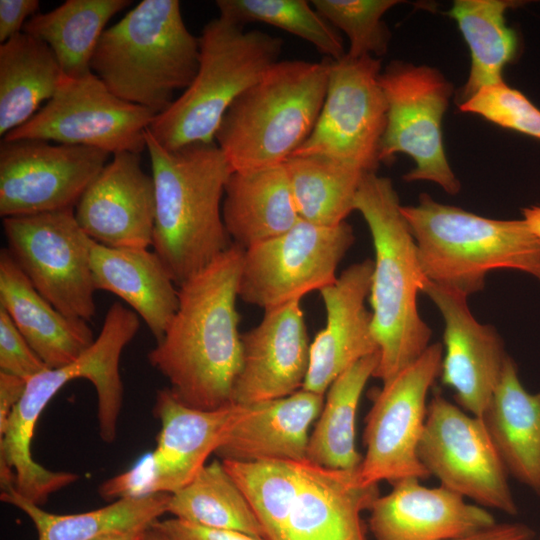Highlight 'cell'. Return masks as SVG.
<instances>
[{"mask_svg": "<svg viewBox=\"0 0 540 540\" xmlns=\"http://www.w3.org/2000/svg\"><path fill=\"white\" fill-rule=\"evenodd\" d=\"M245 249L232 243L178 288V307L148 353L182 403L204 410L231 404L242 365L236 300Z\"/></svg>", "mask_w": 540, "mask_h": 540, "instance_id": "6da1fadb", "label": "cell"}, {"mask_svg": "<svg viewBox=\"0 0 540 540\" xmlns=\"http://www.w3.org/2000/svg\"><path fill=\"white\" fill-rule=\"evenodd\" d=\"M223 465L250 502L265 540H368L362 513L379 494L357 469L305 461H234Z\"/></svg>", "mask_w": 540, "mask_h": 540, "instance_id": "7a4b0ae2", "label": "cell"}, {"mask_svg": "<svg viewBox=\"0 0 540 540\" xmlns=\"http://www.w3.org/2000/svg\"><path fill=\"white\" fill-rule=\"evenodd\" d=\"M146 149L155 187L153 251L179 286L232 244L222 203L233 169L216 142L170 150L147 129Z\"/></svg>", "mask_w": 540, "mask_h": 540, "instance_id": "3957f363", "label": "cell"}, {"mask_svg": "<svg viewBox=\"0 0 540 540\" xmlns=\"http://www.w3.org/2000/svg\"><path fill=\"white\" fill-rule=\"evenodd\" d=\"M354 210L367 223L375 251L370 303L380 357L373 377L385 383L430 346L432 330L417 306V295L429 280L391 179L376 172L364 174Z\"/></svg>", "mask_w": 540, "mask_h": 540, "instance_id": "277c9868", "label": "cell"}, {"mask_svg": "<svg viewBox=\"0 0 540 540\" xmlns=\"http://www.w3.org/2000/svg\"><path fill=\"white\" fill-rule=\"evenodd\" d=\"M427 279L453 293L481 291L494 270L524 272L540 282V238L522 220L490 219L422 193L401 205Z\"/></svg>", "mask_w": 540, "mask_h": 540, "instance_id": "5b68a950", "label": "cell"}, {"mask_svg": "<svg viewBox=\"0 0 540 540\" xmlns=\"http://www.w3.org/2000/svg\"><path fill=\"white\" fill-rule=\"evenodd\" d=\"M199 37L178 0H143L102 33L90 69L117 97L158 115L199 67Z\"/></svg>", "mask_w": 540, "mask_h": 540, "instance_id": "8992f818", "label": "cell"}, {"mask_svg": "<svg viewBox=\"0 0 540 540\" xmlns=\"http://www.w3.org/2000/svg\"><path fill=\"white\" fill-rule=\"evenodd\" d=\"M331 61L279 60L231 104L215 140L233 171L281 165L306 141L323 106Z\"/></svg>", "mask_w": 540, "mask_h": 540, "instance_id": "52a82bcc", "label": "cell"}, {"mask_svg": "<svg viewBox=\"0 0 540 540\" xmlns=\"http://www.w3.org/2000/svg\"><path fill=\"white\" fill-rule=\"evenodd\" d=\"M243 27L220 16L204 26L196 76L148 128L160 145L174 150L215 142L231 104L279 61L281 38Z\"/></svg>", "mask_w": 540, "mask_h": 540, "instance_id": "ba28073f", "label": "cell"}, {"mask_svg": "<svg viewBox=\"0 0 540 540\" xmlns=\"http://www.w3.org/2000/svg\"><path fill=\"white\" fill-rule=\"evenodd\" d=\"M140 328L139 316L120 302L108 309L93 344L72 363L47 369L29 379L7 425L0 433V456L18 474L33 473L38 463L31 453L36 423L55 394L68 382L84 378L95 387L99 435L106 443L117 438L123 401L119 372L121 354Z\"/></svg>", "mask_w": 540, "mask_h": 540, "instance_id": "9c48e42d", "label": "cell"}, {"mask_svg": "<svg viewBox=\"0 0 540 540\" xmlns=\"http://www.w3.org/2000/svg\"><path fill=\"white\" fill-rule=\"evenodd\" d=\"M379 81L388 108L380 162L390 163L397 153L407 154L415 167L403 176L404 181H429L448 194H457L461 185L442 138V119L453 84L437 68L402 60L382 69Z\"/></svg>", "mask_w": 540, "mask_h": 540, "instance_id": "30bf717a", "label": "cell"}, {"mask_svg": "<svg viewBox=\"0 0 540 540\" xmlns=\"http://www.w3.org/2000/svg\"><path fill=\"white\" fill-rule=\"evenodd\" d=\"M7 251L33 287L57 310L90 321L96 313L91 269L95 242L74 208L3 219Z\"/></svg>", "mask_w": 540, "mask_h": 540, "instance_id": "8fae6325", "label": "cell"}, {"mask_svg": "<svg viewBox=\"0 0 540 540\" xmlns=\"http://www.w3.org/2000/svg\"><path fill=\"white\" fill-rule=\"evenodd\" d=\"M418 456L440 486L486 509L518 514L509 474L482 418L439 393L428 403Z\"/></svg>", "mask_w": 540, "mask_h": 540, "instance_id": "7c38bea8", "label": "cell"}, {"mask_svg": "<svg viewBox=\"0 0 540 540\" xmlns=\"http://www.w3.org/2000/svg\"><path fill=\"white\" fill-rule=\"evenodd\" d=\"M381 71L380 58L369 55L332 60L317 122L292 156L319 155L376 172L388 110Z\"/></svg>", "mask_w": 540, "mask_h": 540, "instance_id": "4fadbf2b", "label": "cell"}, {"mask_svg": "<svg viewBox=\"0 0 540 540\" xmlns=\"http://www.w3.org/2000/svg\"><path fill=\"white\" fill-rule=\"evenodd\" d=\"M354 240L346 221L330 227L299 219L285 233L244 251L239 297L265 311L320 291L335 282Z\"/></svg>", "mask_w": 540, "mask_h": 540, "instance_id": "5bb4252c", "label": "cell"}, {"mask_svg": "<svg viewBox=\"0 0 540 540\" xmlns=\"http://www.w3.org/2000/svg\"><path fill=\"white\" fill-rule=\"evenodd\" d=\"M149 109L113 94L92 72L65 77L54 96L2 139H39L88 146L112 155L140 154L155 118Z\"/></svg>", "mask_w": 540, "mask_h": 540, "instance_id": "9a60e30c", "label": "cell"}, {"mask_svg": "<svg viewBox=\"0 0 540 540\" xmlns=\"http://www.w3.org/2000/svg\"><path fill=\"white\" fill-rule=\"evenodd\" d=\"M443 346L430 344L411 365L376 393L366 417L360 476L366 484L430 477L418 456L427 417V396L440 376Z\"/></svg>", "mask_w": 540, "mask_h": 540, "instance_id": "2e32d148", "label": "cell"}, {"mask_svg": "<svg viewBox=\"0 0 540 540\" xmlns=\"http://www.w3.org/2000/svg\"><path fill=\"white\" fill-rule=\"evenodd\" d=\"M97 148L39 139H2L0 215L4 218L74 208L109 162Z\"/></svg>", "mask_w": 540, "mask_h": 540, "instance_id": "e0dca14e", "label": "cell"}, {"mask_svg": "<svg viewBox=\"0 0 540 540\" xmlns=\"http://www.w3.org/2000/svg\"><path fill=\"white\" fill-rule=\"evenodd\" d=\"M155 187L140 154H114L74 207L75 218L95 242L115 248L153 243Z\"/></svg>", "mask_w": 540, "mask_h": 540, "instance_id": "ac0fdd59", "label": "cell"}, {"mask_svg": "<svg viewBox=\"0 0 540 540\" xmlns=\"http://www.w3.org/2000/svg\"><path fill=\"white\" fill-rule=\"evenodd\" d=\"M444 320L440 379L467 413L482 417L508 354L496 329L478 322L467 298L428 281L423 289Z\"/></svg>", "mask_w": 540, "mask_h": 540, "instance_id": "d6986e66", "label": "cell"}, {"mask_svg": "<svg viewBox=\"0 0 540 540\" xmlns=\"http://www.w3.org/2000/svg\"><path fill=\"white\" fill-rule=\"evenodd\" d=\"M300 301L265 310L260 323L241 335L242 365L232 403L251 405L302 389L310 344Z\"/></svg>", "mask_w": 540, "mask_h": 540, "instance_id": "ffe728a7", "label": "cell"}, {"mask_svg": "<svg viewBox=\"0 0 540 540\" xmlns=\"http://www.w3.org/2000/svg\"><path fill=\"white\" fill-rule=\"evenodd\" d=\"M374 261L346 268L320 290L326 325L310 343L309 366L302 389L325 395L332 382L360 359L379 352L372 332V313L365 307Z\"/></svg>", "mask_w": 540, "mask_h": 540, "instance_id": "44dd1931", "label": "cell"}, {"mask_svg": "<svg viewBox=\"0 0 540 540\" xmlns=\"http://www.w3.org/2000/svg\"><path fill=\"white\" fill-rule=\"evenodd\" d=\"M250 410L251 405L234 403L198 409L179 401L169 388L158 390L153 413L161 428L150 452L154 493L173 494L189 483Z\"/></svg>", "mask_w": 540, "mask_h": 540, "instance_id": "7402d4cb", "label": "cell"}, {"mask_svg": "<svg viewBox=\"0 0 540 540\" xmlns=\"http://www.w3.org/2000/svg\"><path fill=\"white\" fill-rule=\"evenodd\" d=\"M405 478L379 495L369 512L374 540H451L496 524L484 507L442 486L429 488Z\"/></svg>", "mask_w": 540, "mask_h": 540, "instance_id": "603a6c76", "label": "cell"}, {"mask_svg": "<svg viewBox=\"0 0 540 540\" xmlns=\"http://www.w3.org/2000/svg\"><path fill=\"white\" fill-rule=\"evenodd\" d=\"M324 396L300 389L286 397L251 404L249 414L234 428L216 454L221 460L305 461L310 427Z\"/></svg>", "mask_w": 540, "mask_h": 540, "instance_id": "cb8c5ba5", "label": "cell"}, {"mask_svg": "<svg viewBox=\"0 0 540 540\" xmlns=\"http://www.w3.org/2000/svg\"><path fill=\"white\" fill-rule=\"evenodd\" d=\"M0 307L50 369L72 363L95 340L86 321L67 317L33 287L6 248L0 251Z\"/></svg>", "mask_w": 540, "mask_h": 540, "instance_id": "d4e9b609", "label": "cell"}, {"mask_svg": "<svg viewBox=\"0 0 540 540\" xmlns=\"http://www.w3.org/2000/svg\"><path fill=\"white\" fill-rule=\"evenodd\" d=\"M91 269L97 290L121 298L144 321L156 342L178 307V289L160 257L148 248H115L94 242Z\"/></svg>", "mask_w": 540, "mask_h": 540, "instance_id": "484cf974", "label": "cell"}, {"mask_svg": "<svg viewBox=\"0 0 540 540\" xmlns=\"http://www.w3.org/2000/svg\"><path fill=\"white\" fill-rule=\"evenodd\" d=\"M481 418L508 474L540 497V391L524 388L509 355Z\"/></svg>", "mask_w": 540, "mask_h": 540, "instance_id": "4316f807", "label": "cell"}, {"mask_svg": "<svg viewBox=\"0 0 540 540\" xmlns=\"http://www.w3.org/2000/svg\"><path fill=\"white\" fill-rule=\"evenodd\" d=\"M222 216L230 238L245 250L292 228L300 217L284 163L233 171L225 186Z\"/></svg>", "mask_w": 540, "mask_h": 540, "instance_id": "83f0119b", "label": "cell"}, {"mask_svg": "<svg viewBox=\"0 0 540 540\" xmlns=\"http://www.w3.org/2000/svg\"><path fill=\"white\" fill-rule=\"evenodd\" d=\"M65 75L51 48L21 32L0 45V135L32 118Z\"/></svg>", "mask_w": 540, "mask_h": 540, "instance_id": "f1b7e54d", "label": "cell"}, {"mask_svg": "<svg viewBox=\"0 0 540 540\" xmlns=\"http://www.w3.org/2000/svg\"><path fill=\"white\" fill-rule=\"evenodd\" d=\"M171 494L115 500L102 508L76 514L47 512L15 488L1 491V500L23 511L33 522L38 540H95L121 532L143 530L167 512Z\"/></svg>", "mask_w": 540, "mask_h": 540, "instance_id": "f546056e", "label": "cell"}, {"mask_svg": "<svg viewBox=\"0 0 540 540\" xmlns=\"http://www.w3.org/2000/svg\"><path fill=\"white\" fill-rule=\"evenodd\" d=\"M379 352L341 373L329 386L310 433L307 460L329 469H357L363 456L356 449L355 422L363 390L379 364Z\"/></svg>", "mask_w": 540, "mask_h": 540, "instance_id": "4dcf8cb0", "label": "cell"}, {"mask_svg": "<svg viewBox=\"0 0 540 540\" xmlns=\"http://www.w3.org/2000/svg\"><path fill=\"white\" fill-rule=\"evenodd\" d=\"M130 4V0H67L36 13L22 32L51 48L65 77L83 76L91 72V59L106 24Z\"/></svg>", "mask_w": 540, "mask_h": 540, "instance_id": "1f68e13d", "label": "cell"}, {"mask_svg": "<svg viewBox=\"0 0 540 540\" xmlns=\"http://www.w3.org/2000/svg\"><path fill=\"white\" fill-rule=\"evenodd\" d=\"M520 5L511 0H456L447 15L454 19L471 55L470 72L458 94V104L480 89L504 82L503 70L514 58L517 38L505 14Z\"/></svg>", "mask_w": 540, "mask_h": 540, "instance_id": "d6a6232c", "label": "cell"}, {"mask_svg": "<svg viewBox=\"0 0 540 540\" xmlns=\"http://www.w3.org/2000/svg\"><path fill=\"white\" fill-rule=\"evenodd\" d=\"M284 167L300 219L331 227L354 211L365 172L319 155L292 156Z\"/></svg>", "mask_w": 540, "mask_h": 540, "instance_id": "836d02e7", "label": "cell"}, {"mask_svg": "<svg viewBox=\"0 0 540 540\" xmlns=\"http://www.w3.org/2000/svg\"><path fill=\"white\" fill-rule=\"evenodd\" d=\"M167 512L200 526L264 538L250 502L222 461L206 464L189 483L171 494Z\"/></svg>", "mask_w": 540, "mask_h": 540, "instance_id": "e575fe53", "label": "cell"}, {"mask_svg": "<svg viewBox=\"0 0 540 540\" xmlns=\"http://www.w3.org/2000/svg\"><path fill=\"white\" fill-rule=\"evenodd\" d=\"M305 0H217L219 16L244 26L250 22L272 25L312 44L325 58L339 60L346 54L343 39Z\"/></svg>", "mask_w": 540, "mask_h": 540, "instance_id": "d590c367", "label": "cell"}, {"mask_svg": "<svg viewBox=\"0 0 540 540\" xmlns=\"http://www.w3.org/2000/svg\"><path fill=\"white\" fill-rule=\"evenodd\" d=\"M402 3L398 0H313V7L349 39L346 55L379 58L388 51L391 32L384 14Z\"/></svg>", "mask_w": 540, "mask_h": 540, "instance_id": "8d00e7d4", "label": "cell"}, {"mask_svg": "<svg viewBox=\"0 0 540 540\" xmlns=\"http://www.w3.org/2000/svg\"><path fill=\"white\" fill-rule=\"evenodd\" d=\"M459 110L540 140V110L505 82L480 89L459 104Z\"/></svg>", "mask_w": 540, "mask_h": 540, "instance_id": "74e56055", "label": "cell"}, {"mask_svg": "<svg viewBox=\"0 0 540 540\" xmlns=\"http://www.w3.org/2000/svg\"><path fill=\"white\" fill-rule=\"evenodd\" d=\"M49 369L0 307V371L26 381Z\"/></svg>", "mask_w": 540, "mask_h": 540, "instance_id": "f35d334b", "label": "cell"}, {"mask_svg": "<svg viewBox=\"0 0 540 540\" xmlns=\"http://www.w3.org/2000/svg\"><path fill=\"white\" fill-rule=\"evenodd\" d=\"M98 492L107 501L155 494L151 453L139 458L128 470L104 481Z\"/></svg>", "mask_w": 540, "mask_h": 540, "instance_id": "ab89813d", "label": "cell"}, {"mask_svg": "<svg viewBox=\"0 0 540 540\" xmlns=\"http://www.w3.org/2000/svg\"><path fill=\"white\" fill-rule=\"evenodd\" d=\"M170 540H265L244 532L215 529L193 524L181 519L170 518L153 523Z\"/></svg>", "mask_w": 540, "mask_h": 540, "instance_id": "60d3db41", "label": "cell"}, {"mask_svg": "<svg viewBox=\"0 0 540 540\" xmlns=\"http://www.w3.org/2000/svg\"><path fill=\"white\" fill-rule=\"evenodd\" d=\"M38 9V0H0V43L21 33Z\"/></svg>", "mask_w": 540, "mask_h": 540, "instance_id": "b9f144b4", "label": "cell"}, {"mask_svg": "<svg viewBox=\"0 0 540 540\" xmlns=\"http://www.w3.org/2000/svg\"><path fill=\"white\" fill-rule=\"evenodd\" d=\"M535 531L520 522L496 523L478 532L451 540H533Z\"/></svg>", "mask_w": 540, "mask_h": 540, "instance_id": "7bdbcfd3", "label": "cell"}, {"mask_svg": "<svg viewBox=\"0 0 540 540\" xmlns=\"http://www.w3.org/2000/svg\"><path fill=\"white\" fill-rule=\"evenodd\" d=\"M27 381L0 371V433L4 431L10 414L18 404L26 388Z\"/></svg>", "mask_w": 540, "mask_h": 540, "instance_id": "ee69618b", "label": "cell"}, {"mask_svg": "<svg viewBox=\"0 0 540 540\" xmlns=\"http://www.w3.org/2000/svg\"><path fill=\"white\" fill-rule=\"evenodd\" d=\"M523 217L533 233L540 238V206L524 208Z\"/></svg>", "mask_w": 540, "mask_h": 540, "instance_id": "f6af8a7d", "label": "cell"}, {"mask_svg": "<svg viewBox=\"0 0 540 540\" xmlns=\"http://www.w3.org/2000/svg\"><path fill=\"white\" fill-rule=\"evenodd\" d=\"M147 529V528H146ZM143 530H134L129 532L113 533L99 537L95 540H140Z\"/></svg>", "mask_w": 540, "mask_h": 540, "instance_id": "bcb514c9", "label": "cell"}, {"mask_svg": "<svg viewBox=\"0 0 540 540\" xmlns=\"http://www.w3.org/2000/svg\"><path fill=\"white\" fill-rule=\"evenodd\" d=\"M140 540H170V539L152 524L150 527L144 530Z\"/></svg>", "mask_w": 540, "mask_h": 540, "instance_id": "7dc6e473", "label": "cell"}]
</instances>
